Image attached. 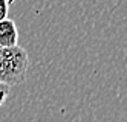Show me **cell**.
I'll use <instances>...</instances> for the list:
<instances>
[{
  "mask_svg": "<svg viewBox=\"0 0 127 122\" xmlns=\"http://www.w3.org/2000/svg\"><path fill=\"white\" fill-rule=\"evenodd\" d=\"M29 69V57L23 48H0V84L11 87L26 79Z\"/></svg>",
  "mask_w": 127,
  "mask_h": 122,
  "instance_id": "cell-1",
  "label": "cell"
},
{
  "mask_svg": "<svg viewBox=\"0 0 127 122\" xmlns=\"http://www.w3.org/2000/svg\"><path fill=\"white\" fill-rule=\"evenodd\" d=\"M17 43H19V29L15 22L11 18L0 22V48H15Z\"/></svg>",
  "mask_w": 127,
  "mask_h": 122,
  "instance_id": "cell-2",
  "label": "cell"
},
{
  "mask_svg": "<svg viewBox=\"0 0 127 122\" xmlns=\"http://www.w3.org/2000/svg\"><path fill=\"white\" fill-rule=\"evenodd\" d=\"M8 12H9V2L8 0H0V22L8 18Z\"/></svg>",
  "mask_w": 127,
  "mask_h": 122,
  "instance_id": "cell-3",
  "label": "cell"
},
{
  "mask_svg": "<svg viewBox=\"0 0 127 122\" xmlns=\"http://www.w3.org/2000/svg\"><path fill=\"white\" fill-rule=\"evenodd\" d=\"M9 90H11V87L5 86V84H0V107H2L3 102L6 101L8 95H9Z\"/></svg>",
  "mask_w": 127,
  "mask_h": 122,
  "instance_id": "cell-4",
  "label": "cell"
}]
</instances>
